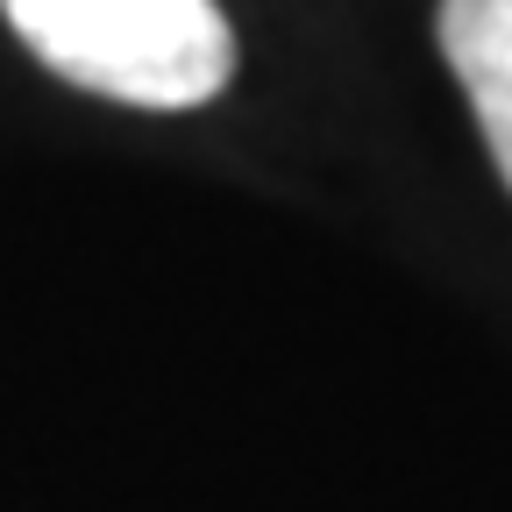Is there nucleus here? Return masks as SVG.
Returning a JSON list of instances; mask_svg holds the SVG:
<instances>
[{"instance_id":"nucleus-1","label":"nucleus","mask_w":512,"mask_h":512,"mask_svg":"<svg viewBox=\"0 0 512 512\" xmlns=\"http://www.w3.org/2000/svg\"><path fill=\"white\" fill-rule=\"evenodd\" d=\"M0 15L57 79L121 107H207L235 72L214 0H0Z\"/></svg>"},{"instance_id":"nucleus-2","label":"nucleus","mask_w":512,"mask_h":512,"mask_svg":"<svg viewBox=\"0 0 512 512\" xmlns=\"http://www.w3.org/2000/svg\"><path fill=\"white\" fill-rule=\"evenodd\" d=\"M441 57L456 86L470 93V114L491 143V164L512 192V0H441Z\"/></svg>"}]
</instances>
